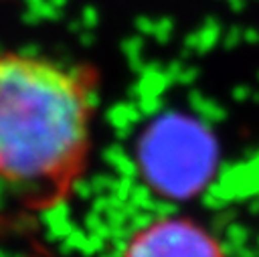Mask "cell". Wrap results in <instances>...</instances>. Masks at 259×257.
<instances>
[{
    "mask_svg": "<svg viewBox=\"0 0 259 257\" xmlns=\"http://www.w3.org/2000/svg\"><path fill=\"white\" fill-rule=\"evenodd\" d=\"M95 105L89 69L0 51V186L32 208L63 202L87 166Z\"/></svg>",
    "mask_w": 259,
    "mask_h": 257,
    "instance_id": "cell-1",
    "label": "cell"
},
{
    "mask_svg": "<svg viewBox=\"0 0 259 257\" xmlns=\"http://www.w3.org/2000/svg\"><path fill=\"white\" fill-rule=\"evenodd\" d=\"M144 180L164 198H188L200 192L217 164L210 132L192 117L164 115L154 119L138 144Z\"/></svg>",
    "mask_w": 259,
    "mask_h": 257,
    "instance_id": "cell-2",
    "label": "cell"
},
{
    "mask_svg": "<svg viewBox=\"0 0 259 257\" xmlns=\"http://www.w3.org/2000/svg\"><path fill=\"white\" fill-rule=\"evenodd\" d=\"M121 257H227V253L221 241L194 219L166 215L136 229Z\"/></svg>",
    "mask_w": 259,
    "mask_h": 257,
    "instance_id": "cell-3",
    "label": "cell"
}]
</instances>
